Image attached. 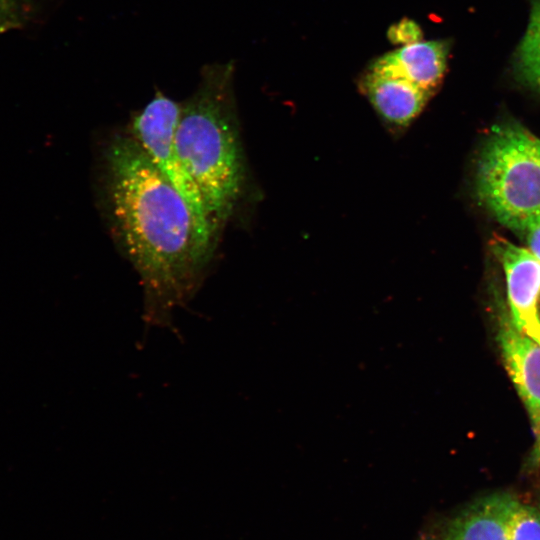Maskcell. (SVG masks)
<instances>
[{"instance_id":"cell-1","label":"cell","mask_w":540,"mask_h":540,"mask_svg":"<svg viewBox=\"0 0 540 540\" xmlns=\"http://www.w3.org/2000/svg\"><path fill=\"white\" fill-rule=\"evenodd\" d=\"M99 188L109 230L143 284L148 322L165 324L196 291L215 243L129 133L104 147Z\"/></svg>"},{"instance_id":"cell-2","label":"cell","mask_w":540,"mask_h":540,"mask_svg":"<svg viewBox=\"0 0 540 540\" xmlns=\"http://www.w3.org/2000/svg\"><path fill=\"white\" fill-rule=\"evenodd\" d=\"M234 64H207L181 102L175 144L202 198L215 240L238 203L245 166L233 92Z\"/></svg>"},{"instance_id":"cell-3","label":"cell","mask_w":540,"mask_h":540,"mask_svg":"<svg viewBox=\"0 0 540 540\" xmlns=\"http://www.w3.org/2000/svg\"><path fill=\"white\" fill-rule=\"evenodd\" d=\"M475 192L515 232L540 221V138L515 122L493 126L477 157Z\"/></svg>"},{"instance_id":"cell-4","label":"cell","mask_w":540,"mask_h":540,"mask_svg":"<svg viewBox=\"0 0 540 540\" xmlns=\"http://www.w3.org/2000/svg\"><path fill=\"white\" fill-rule=\"evenodd\" d=\"M181 107V102L156 91L153 98L133 116L129 134L185 198L198 222L216 244L200 193L176 149L175 132Z\"/></svg>"},{"instance_id":"cell-5","label":"cell","mask_w":540,"mask_h":540,"mask_svg":"<svg viewBox=\"0 0 540 540\" xmlns=\"http://www.w3.org/2000/svg\"><path fill=\"white\" fill-rule=\"evenodd\" d=\"M491 249L503 267L514 325L540 344V259L501 236L491 240Z\"/></svg>"},{"instance_id":"cell-6","label":"cell","mask_w":540,"mask_h":540,"mask_svg":"<svg viewBox=\"0 0 540 540\" xmlns=\"http://www.w3.org/2000/svg\"><path fill=\"white\" fill-rule=\"evenodd\" d=\"M359 88L380 118L399 129L408 127L433 95L401 75L383 56L368 65Z\"/></svg>"},{"instance_id":"cell-7","label":"cell","mask_w":540,"mask_h":540,"mask_svg":"<svg viewBox=\"0 0 540 540\" xmlns=\"http://www.w3.org/2000/svg\"><path fill=\"white\" fill-rule=\"evenodd\" d=\"M497 336L509 377L532 420L540 411V344L505 314L499 318Z\"/></svg>"},{"instance_id":"cell-8","label":"cell","mask_w":540,"mask_h":540,"mask_svg":"<svg viewBox=\"0 0 540 540\" xmlns=\"http://www.w3.org/2000/svg\"><path fill=\"white\" fill-rule=\"evenodd\" d=\"M517 502L508 493L477 499L448 523L444 540H510L511 516Z\"/></svg>"},{"instance_id":"cell-9","label":"cell","mask_w":540,"mask_h":540,"mask_svg":"<svg viewBox=\"0 0 540 540\" xmlns=\"http://www.w3.org/2000/svg\"><path fill=\"white\" fill-rule=\"evenodd\" d=\"M449 49L446 40H419L382 56L401 75L433 94L445 74Z\"/></svg>"},{"instance_id":"cell-10","label":"cell","mask_w":540,"mask_h":540,"mask_svg":"<svg viewBox=\"0 0 540 540\" xmlns=\"http://www.w3.org/2000/svg\"><path fill=\"white\" fill-rule=\"evenodd\" d=\"M515 79L540 95V0H531L526 30L512 57Z\"/></svg>"},{"instance_id":"cell-11","label":"cell","mask_w":540,"mask_h":540,"mask_svg":"<svg viewBox=\"0 0 540 540\" xmlns=\"http://www.w3.org/2000/svg\"><path fill=\"white\" fill-rule=\"evenodd\" d=\"M510 540H540V513L536 508L518 500L511 516Z\"/></svg>"},{"instance_id":"cell-12","label":"cell","mask_w":540,"mask_h":540,"mask_svg":"<svg viewBox=\"0 0 540 540\" xmlns=\"http://www.w3.org/2000/svg\"><path fill=\"white\" fill-rule=\"evenodd\" d=\"M421 37L422 32L419 25L409 19H402L388 30L389 40L401 44V46L422 40Z\"/></svg>"},{"instance_id":"cell-13","label":"cell","mask_w":540,"mask_h":540,"mask_svg":"<svg viewBox=\"0 0 540 540\" xmlns=\"http://www.w3.org/2000/svg\"><path fill=\"white\" fill-rule=\"evenodd\" d=\"M522 234L527 248L540 259V221L528 227Z\"/></svg>"},{"instance_id":"cell-14","label":"cell","mask_w":540,"mask_h":540,"mask_svg":"<svg viewBox=\"0 0 540 540\" xmlns=\"http://www.w3.org/2000/svg\"><path fill=\"white\" fill-rule=\"evenodd\" d=\"M535 435V441L531 453V463L534 465L540 464V411L531 420Z\"/></svg>"}]
</instances>
